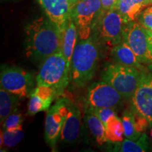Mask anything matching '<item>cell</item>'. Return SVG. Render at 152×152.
I'll use <instances>...</instances> for the list:
<instances>
[{
  "mask_svg": "<svg viewBox=\"0 0 152 152\" xmlns=\"http://www.w3.org/2000/svg\"><path fill=\"white\" fill-rule=\"evenodd\" d=\"M124 99L113 87L103 80L92 83L87 90V105L90 107L116 109Z\"/></svg>",
  "mask_w": 152,
  "mask_h": 152,
  "instance_id": "obj_11",
  "label": "cell"
},
{
  "mask_svg": "<svg viewBox=\"0 0 152 152\" xmlns=\"http://www.w3.org/2000/svg\"><path fill=\"white\" fill-rule=\"evenodd\" d=\"M68 114L63 126L61 140L66 144H73L78 140L80 131L81 113L77 106L68 99Z\"/></svg>",
  "mask_w": 152,
  "mask_h": 152,
  "instance_id": "obj_13",
  "label": "cell"
},
{
  "mask_svg": "<svg viewBox=\"0 0 152 152\" xmlns=\"http://www.w3.org/2000/svg\"><path fill=\"white\" fill-rule=\"evenodd\" d=\"M149 2H150V4H151V3H152V0H149Z\"/></svg>",
  "mask_w": 152,
  "mask_h": 152,
  "instance_id": "obj_31",
  "label": "cell"
},
{
  "mask_svg": "<svg viewBox=\"0 0 152 152\" xmlns=\"http://www.w3.org/2000/svg\"><path fill=\"white\" fill-rule=\"evenodd\" d=\"M79 37L77 28L72 18H70L62 38L61 52L67 61L68 66L71 71V64L73 57L74 49L77 44V37Z\"/></svg>",
  "mask_w": 152,
  "mask_h": 152,
  "instance_id": "obj_16",
  "label": "cell"
},
{
  "mask_svg": "<svg viewBox=\"0 0 152 152\" xmlns=\"http://www.w3.org/2000/svg\"><path fill=\"white\" fill-rule=\"evenodd\" d=\"M144 72L117 63L107 64L102 71V80L113 87L125 99H131Z\"/></svg>",
  "mask_w": 152,
  "mask_h": 152,
  "instance_id": "obj_4",
  "label": "cell"
},
{
  "mask_svg": "<svg viewBox=\"0 0 152 152\" xmlns=\"http://www.w3.org/2000/svg\"><path fill=\"white\" fill-rule=\"evenodd\" d=\"M20 98L11 94L2 87L0 89V120L2 124L5 119L11 113L17 111Z\"/></svg>",
  "mask_w": 152,
  "mask_h": 152,
  "instance_id": "obj_19",
  "label": "cell"
},
{
  "mask_svg": "<svg viewBox=\"0 0 152 152\" xmlns=\"http://www.w3.org/2000/svg\"><path fill=\"white\" fill-rule=\"evenodd\" d=\"M104 125L108 142L120 144L123 141V137L125 136L122 120L120 119L117 115L111 117Z\"/></svg>",
  "mask_w": 152,
  "mask_h": 152,
  "instance_id": "obj_20",
  "label": "cell"
},
{
  "mask_svg": "<svg viewBox=\"0 0 152 152\" xmlns=\"http://www.w3.org/2000/svg\"><path fill=\"white\" fill-rule=\"evenodd\" d=\"M25 53L28 58L42 62L61 52L63 35L47 16H41L27 25Z\"/></svg>",
  "mask_w": 152,
  "mask_h": 152,
  "instance_id": "obj_1",
  "label": "cell"
},
{
  "mask_svg": "<svg viewBox=\"0 0 152 152\" xmlns=\"http://www.w3.org/2000/svg\"><path fill=\"white\" fill-rule=\"evenodd\" d=\"M149 37H150V46H151V49L152 52V31L149 30Z\"/></svg>",
  "mask_w": 152,
  "mask_h": 152,
  "instance_id": "obj_29",
  "label": "cell"
},
{
  "mask_svg": "<svg viewBox=\"0 0 152 152\" xmlns=\"http://www.w3.org/2000/svg\"><path fill=\"white\" fill-rule=\"evenodd\" d=\"M0 84L1 87L20 99L29 97L34 90L32 74L15 66H1Z\"/></svg>",
  "mask_w": 152,
  "mask_h": 152,
  "instance_id": "obj_6",
  "label": "cell"
},
{
  "mask_svg": "<svg viewBox=\"0 0 152 152\" xmlns=\"http://www.w3.org/2000/svg\"><path fill=\"white\" fill-rule=\"evenodd\" d=\"M121 120H122L123 129H124L125 137L131 140H138L143 132L139 130L136 123L135 116L133 111H125Z\"/></svg>",
  "mask_w": 152,
  "mask_h": 152,
  "instance_id": "obj_22",
  "label": "cell"
},
{
  "mask_svg": "<svg viewBox=\"0 0 152 152\" xmlns=\"http://www.w3.org/2000/svg\"><path fill=\"white\" fill-rule=\"evenodd\" d=\"M37 85L52 87L57 96L64 93L71 81L70 68L62 52L51 55L41 63Z\"/></svg>",
  "mask_w": 152,
  "mask_h": 152,
  "instance_id": "obj_3",
  "label": "cell"
},
{
  "mask_svg": "<svg viewBox=\"0 0 152 152\" xmlns=\"http://www.w3.org/2000/svg\"><path fill=\"white\" fill-rule=\"evenodd\" d=\"M87 109L90 110L95 115H97L104 125L109 121L111 117L117 115L115 109L113 108H95L88 106Z\"/></svg>",
  "mask_w": 152,
  "mask_h": 152,
  "instance_id": "obj_25",
  "label": "cell"
},
{
  "mask_svg": "<svg viewBox=\"0 0 152 152\" xmlns=\"http://www.w3.org/2000/svg\"><path fill=\"white\" fill-rule=\"evenodd\" d=\"M84 120L87 127L99 145H102L108 142L106 135L105 125L97 115L90 110L87 109Z\"/></svg>",
  "mask_w": 152,
  "mask_h": 152,
  "instance_id": "obj_18",
  "label": "cell"
},
{
  "mask_svg": "<svg viewBox=\"0 0 152 152\" xmlns=\"http://www.w3.org/2000/svg\"><path fill=\"white\" fill-rule=\"evenodd\" d=\"M149 4V0H118L116 9L128 23L137 20L144 7Z\"/></svg>",
  "mask_w": 152,
  "mask_h": 152,
  "instance_id": "obj_17",
  "label": "cell"
},
{
  "mask_svg": "<svg viewBox=\"0 0 152 152\" xmlns=\"http://www.w3.org/2000/svg\"><path fill=\"white\" fill-rule=\"evenodd\" d=\"M99 47L92 37L82 39L76 44L71 64L70 78L77 87H83L96 73L99 61Z\"/></svg>",
  "mask_w": 152,
  "mask_h": 152,
  "instance_id": "obj_2",
  "label": "cell"
},
{
  "mask_svg": "<svg viewBox=\"0 0 152 152\" xmlns=\"http://www.w3.org/2000/svg\"><path fill=\"white\" fill-rule=\"evenodd\" d=\"M67 98H60L47 111L45 124V138L47 144L55 149L60 138L64 122L68 114Z\"/></svg>",
  "mask_w": 152,
  "mask_h": 152,
  "instance_id": "obj_9",
  "label": "cell"
},
{
  "mask_svg": "<svg viewBox=\"0 0 152 152\" xmlns=\"http://www.w3.org/2000/svg\"><path fill=\"white\" fill-rule=\"evenodd\" d=\"M102 11L101 0H80L71 11L80 39L91 37L95 23Z\"/></svg>",
  "mask_w": 152,
  "mask_h": 152,
  "instance_id": "obj_8",
  "label": "cell"
},
{
  "mask_svg": "<svg viewBox=\"0 0 152 152\" xmlns=\"http://www.w3.org/2000/svg\"><path fill=\"white\" fill-rule=\"evenodd\" d=\"M127 23L116 9L101 11L93 30H95L96 38L111 48L123 41V35Z\"/></svg>",
  "mask_w": 152,
  "mask_h": 152,
  "instance_id": "obj_5",
  "label": "cell"
},
{
  "mask_svg": "<svg viewBox=\"0 0 152 152\" xmlns=\"http://www.w3.org/2000/svg\"><path fill=\"white\" fill-rule=\"evenodd\" d=\"M23 119L21 113H18V111L9 115L4 123L1 124L4 130L16 132L22 130V124Z\"/></svg>",
  "mask_w": 152,
  "mask_h": 152,
  "instance_id": "obj_23",
  "label": "cell"
},
{
  "mask_svg": "<svg viewBox=\"0 0 152 152\" xmlns=\"http://www.w3.org/2000/svg\"><path fill=\"white\" fill-rule=\"evenodd\" d=\"M118 0H101L102 11H106L116 9Z\"/></svg>",
  "mask_w": 152,
  "mask_h": 152,
  "instance_id": "obj_27",
  "label": "cell"
},
{
  "mask_svg": "<svg viewBox=\"0 0 152 152\" xmlns=\"http://www.w3.org/2000/svg\"><path fill=\"white\" fill-rule=\"evenodd\" d=\"M1 132V143L3 141L4 145L7 147H13L16 146L21 141L24 137V132L23 130L16 132L4 130Z\"/></svg>",
  "mask_w": 152,
  "mask_h": 152,
  "instance_id": "obj_24",
  "label": "cell"
},
{
  "mask_svg": "<svg viewBox=\"0 0 152 152\" xmlns=\"http://www.w3.org/2000/svg\"><path fill=\"white\" fill-rule=\"evenodd\" d=\"M132 111L137 116L145 120L152 128V74L144 72L131 97Z\"/></svg>",
  "mask_w": 152,
  "mask_h": 152,
  "instance_id": "obj_10",
  "label": "cell"
},
{
  "mask_svg": "<svg viewBox=\"0 0 152 152\" xmlns=\"http://www.w3.org/2000/svg\"><path fill=\"white\" fill-rule=\"evenodd\" d=\"M137 20L144 28L152 31V6L144 9L139 16Z\"/></svg>",
  "mask_w": 152,
  "mask_h": 152,
  "instance_id": "obj_26",
  "label": "cell"
},
{
  "mask_svg": "<svg viewBox=\"0 0 152 152\" xmlns=\"http://www.w3.org/2000/svg\"><path fill=\"white\" fill-rule=\"evenodd\" d=\"M151 140H152V128H151Z\"/></svg>",
  "mask_w": 152,
  "mask_h": 152,
  "instance_id": "obj_30",
  "label": "cell"
},
{
  "mask_svg": "<svg viewBox=\"0 0 152 152\" xmlns=\"http://www.w3.org/2000/svg\"><path fill=\"white\" fill-rule=\"evenodd\" d=\"M56 97H58V96L52 87L37 85L29 96L28 115H34L39 112L48 111Z\"/></svg>",
  "mask_w": 152,
  "mask_h": 152,
  "instance_id": "obj_14",
  "label": "cell"
},
{
  "mask_svg": "<svg viewBox=\"0 0 152 152\" xmlns=\"http://www.w3.org/2000/svg\"><path fill=\"white\" fill-rule=\"evenodd\" d=\"M123 40L132 49L141 64H152L149 30L140 22L134 20L126 24L123 31Z\"/></svg>",
  "mask_w": 152,
  "mask_h": 152,
  "instance_id": "obj_7",
  "label": "cell"
},
{
  "mask_svg": "<svg viewBox=\"0 0 152 152\" xmlns=\"http://www.w3.org/2000/svg\"><path fill=\"white\" fill-rule=\"evenodd\" d=\"M118 151L122 152H144L149 151V137L145 132H143L137 140H131L125 138L120 143Z\"/></svg>",
  "mask_w": 152,
  "mask_h": 152,
  "instance_id": "obj_21",
  "label": "cell"
},
{
  "mask_svg": "<svg viewBox=\"0 0 152 152\" xmlns=\"http://www.w3.org/2000/svg\"><path fill=\"white\" fill-rule=\"evenodd\" d=\"M80 0H68V2L70 4V6H71V9H73V8L78 3V1Z\"/></svg>",
  "mask_w": 152,
  "mask_h": 152,
  "instance_id": "obj_28",
  "label": "cell"
},
{
  "mask_svg": "<svg viewBox=\"0 0 152 152\" xmlns=\"http://www.w3.org/2000/svg\"><path fill=\"white\" fill-rule=\"evenodd\" d=\"M111 54L113 60L117 64L134 67L142 71H145L143 64L139 61L132 49L123 40L112 47Z\"/></svg>",
  "mask_w": 152,
  "mask_h": 152,
  "instance_id": "obj_15",
  "label": "cell"
},
{
  "mask_svg": "<svg viewBox=\"0 0 152 152\" xmlns=\"http://www.w3.org/2000/svg\"><path fill=\"white\" fill-rule=\"evenodd\" d=\"M49 20L64 33L70 18L72 9L68 0H37Z\"/></svg>",
  "mask_w": 152,
  "mask_h": 152,
  "instance_id": "obj_12",
  "label": "cell"
}]
</instances>
